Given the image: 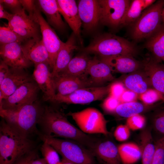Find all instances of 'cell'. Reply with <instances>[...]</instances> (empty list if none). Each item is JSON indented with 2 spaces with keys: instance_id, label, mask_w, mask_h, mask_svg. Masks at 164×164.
<instances>
[{
  "instance_id": "obj_8",
  "label": "cell",
  "mask_w": 164,
  "mask_h": 164,
  "mask_svg": "<svg viewBox=\"0 0 164 164\" xmlns=\"http://www.w3.org/2000/svg\"><path fill=\"white\" fill-rule=\"evenodd\" d=\"M100 22L112 29L122 26L126 12L131 2L129 0H99Z\"/></svg>"
},
{
  "instance_id": "obj_11",
  "label": "cell",
  "mask_w": 164,
  "mask_h": 164,
  "mask_svg": "<svg viewBox=\"0 0 164 164\" xmlns=\"http://www.w3.org/2000/svg\"><path fill=\"white\" fill-rule=\"evenodd\" d=\"M39 90L36 83L32 80L23 84L7 98L2 100L0 104V111L15 110L34 102L37 101Z\"/></svg>"
},
{
  "instance_id": "obj_31",
  "label": "cell",
  "mask_w": 164,
  "mask_h": 164,
  "mask_svg": "<svg viewBox=\"0 0 164 164\" xmlns=\"http://www.w3.org/2000/svg\"><path fill=\"white\" fill-rule=\"evenodd\" d=\"M143 0H133L126 12L122 26L132 25L140 17L144 10Z\"/></svg>"
},
{
  "instance_id": "obj_5",
  "label": "cell",
  "mask_w": 164,
  "mask_h": 164,
  "mask_svg": "<svg viewBox=\"0 0 164 164\" xmlns=\"http://www.w3.org/2000/svg\"><path fill=\"white\" fill-rule=\"evenodd\" d=\"M43 142L52 146L62 158L76 164H94V154L90 149L72 140L47 136L39 132L37 135Z\"/></svg>"
},
{
  "instance_id": "obj_33",
  "label": "cell",
  "mask_w": 164,
  "mask_h": 164,
  "mask_svg": "<svg viewBox=\"0 0 164 164\" xmlns=\"http://www.w3.org/2000/svg\"><path fill=\"white\" fill-rule=\"evenodd\" d=\"M24 39L8 26L0 27V45L16 43L22 44Z\"/></svg>"
},
{
  "instance_id": "obj_30",
  "label": "cell",
  "mask_w": 164,
  "mask_h": 164,
  "mask_svg": "<svg viewBox=\"0 0 164 164\" xmlns=\"http://www.w3.org/2000/svg\"><path fill=\"white\" fill-rule=\"evenodd\" d=\"M121 162L123 164H133L141 158L140 147L133 143L121 144L118 146Z\"/></svg>"
},
{
  "instance_id": "obj_14",
  "label": "cell",
  "mask_w": 164,
  "mask_h": 164,
  "mask_svg": "<svg viewBox=\"0 0 164 164\" xmlns=\"http://www.w3.org/2000/svg\"><path fill=\"white\" fill-rule=\"evenodd\" d=\"M87 75L75 77L59 74L53 77L56 94L65 95L79 89L94 86Z\"/></svg>"
},
{
  "instance_id": "obj_37",
  "label": "cell",
  "mask_w": 164,
  "mask_h": 164,
  "mask_svg": "<svg viewBox=\"0 0 164 164\" xmlns=\"http://www.w3.org/2000/svg\"><path fill=\"white\" fill-rule=\"evenodd\" d=\"M145 123L144 117L139 114L127 118L126 125L130 129L135 131L142 128Z\"/></svg>"
},
{
  "instance_id": "obj_6",
  "label": "cell",
  "mask_w": 164,
  "mask_h": 164,
  "mask_svg": "<svg viewBox=\"0 0 164 164\" xmlns=\"http://www.w3.org/2000/svg\"><path fill=\"white\" fill-rule=\"evenodd\" d=\"M164 0L157 1L146 9L132 25V36L135 41L148 39L159 28L162 23V12Z\"/></svg>"
},
{
  "instance_id": "obj_17",
  "label": "cell",
  "mask_w": 164,
  "mask_h": 164,
  "mask_svg": "<svg viewBox=\"0 0 164 164\" xmlns=\"http://www.w3.org/2000/svg\"><path fill=\"white\" fill-rule=\"evenodd\" d=\"M59 11L73 31L81 44V22L79 14L77 5L74 0H57Z\"/></svg>"
},
{
  "instance_id": "obj_1",
  "label": "cell",
  "mask_w": 164,
  "mask_h": 164,
  "mask_svg": "<svg viewBox=\"0 0 164 164\" xmlns=\"http://www.w3.org/2000/svg\"><path fill=\"white\" fill-rule=\"evenodd\" d=\"M38 125L41 129L40 132L44 135L76 141L92 151L98 141L76 127L64 114L52 106L44 107Z\"/></svg>"
},
{
  "instance_id": "obj_16",
  "label": "cell",
  "mask_w": 164,
  "mask_h": 164,
  "mask_svg": "<svg viewBox=\"0 0 164 164\" xmlns=\"http://www.w3.org/2000/svg\"><path fill=\"white\" fill-rule=\"evenodd\" d=\"M49 65L42 63L35 65L33 76L40 90L43 93V99L51 101L56 95L53 78Z\"/></svg>"
},
{
  "instance_id": "obj_27",
  "label": "cell",
  "mask_w": 164,
  "mask_h": 164,
  "mask_svg": "<svg viewBox=\"0 0 164 164\" xmlns=\"http://www.w3.org/2000/svg\"><path fill=\"white\" fill-rule=\"evenodd\" d=\"M145 47L152 53L153 59L161 63L164 59V24L162 23L158 30L148 39Z\"/></svg>"
},
{
  "instance_id": "obj_52",
  "label": "cell",
  "mask_w": 164,
  "mask_h": 164,
  "mask_svg": "<svg viewBox=\"0 0 164 164\" xmlns=\"http://www.w3.org/2000/svg\"><path fill=\"white\" fill-rule=\"evenodd\" d=\"M163 61H164V59L163 60Z\"/></svg>"
},
{
  "instance_id": "obj_15",
  "label": "cell",
  "mask_w": 164,
  "mask_h": 164,
  "mask_svg": "<svg viewBox=\"0 0 164 164\" xmlns=\"http://www.w3.org/2000/svg\"><path fill=\"white\" fill-rule=\"evenodd\" d=\"M0 55L1 60L11 68L25 69L31 64L24 56L21 44L19 43L0 45Z\"/></svg>"
},
{
  "instance_id": "obj_20",
  "label": "cell",
  "mask_w": 164,
  "mask_h": 164,
  "mask_svg": "<svg viewBox=\"0 0 164 164\" xmlns=\"http://www.w3.org/2000/svg\"><path fill=\"white\" fill-rule=\"evenodd\" d=\"M21 47L25 57L35 65L44 63L49 66L48 53L42 38L25 41L21 44Z\"/></svg>"
},
{
  "instance_id": "obj_13",
  "label": "cell",
  "mask_w": 164,
  "mask_h": 164,
  "mask_svg": "<svg viewBox=\"0 0 164 164\" xmlns=\"http://www.w3.org/2000/svg\"><path fill=\"white\" fill-rule=\"evenodd\" d=\"M77 6L84 30L87 32L93 31L100 23L98 0H79Z\"/></svg>"
},
{
  "instance_id": "obj_19",
  "label": "cell",
  "mask_w": 164,
  "mask_h": 164,
  "mask_svg": "<svg viewBox=\"0 0 164 164\" xmlns=\"http://www.w3.org/2000/svg\"><path fill=\"white\" fill-rule=\"evenodd\" d=\"M32 81L24 69L10 68L9 73L0 85L3 99L7 98L23 84Z\"/></svg>"
},
{
  "instance_id": "obj_50",
  "label": "cell",
  "mask_w": 164,
  "mask_h": 164,
  "mask_svg": "<svg viewBox=\"0 0 164 164\" xmlns=\"http://www.w3.org/2000/svg\"><path fill=\"white\" fill-rule=\"evenodd\" d=\"M60 164H76L74 163L67 160L64 158H62Z\"/></svg>"
},
{
  "instance_id": "obj_38",
  "label": "cell",
  "mask_w": 164,
  "mask_h": 164,
  "mask_svg": "<svg viewBox=\"0 0 164 164\" xmlns=\"http://www.w3.org/2000/svg\"><path fill=\"white\" fill-rule=\"evenodd\" d=\"M153 126L157 133L164 136V108L155 114L153 118Z\"/></svg>"
},
{
  "instance_id": "obj_7",
  "label": "cell",
  "mask_w": 164,
  "mask_h": 164,
  "mask_svg": "<svg viewBox=\"0 0 164 164\" xmlns=\"http://www.w3.org/2000/svg\"><path fill=\"white\" fill-rule=\"evenodd\" d=\"M67 115L71 116L79 129L86 134H109L107 121L102 114L94 108H88L76 112H69Z\"/></svg>"
},
{
  "instance_id": "obj_21",
  "label": "cell",
  "mask_w": 164,
  "mask_h": 164,
  "mask_svg": "<svg viewBox=\"0 0 164 164\" xmlns=\"http://www.w3.org/2000/svg\"><path fill=\"white\" fill-rule=\"evenodd\" d=\"M109 66L100 58H91L87 74L94 86H101L106 82L113 80L114 77Z\"/></svg>"
},
{
  "instance_id": "obj_43",
  "label": "cell",
  "mask_w": 164,
  "mask_h": 164,
  "mask_svg": "<svg viewBox=\"0 0 164 164\" xmlns=\"http://www.w3.org/2000/svg\"><path fill=\"white\" fill-rule=\"evenodd\" d=\"M38 148L23 155L12 164H30L33 160L38 157Z\"/></svg>"
},
{
  "instance_id": "obj_4",
  "label": "cell",
  "mask_w": 164,
  "mask_h": 164,
  "mask_svg": "<svg viewBox=\"0 0 164 164\" xmlns=\"http://www.w3.org/2000/svg\"><path fill=\"white\" fill-rule=\"evenodd\" d=\"M83 50L99 57L117 55L134 56L137 53V48L133 43L123 37L110 33L95 36Z\"/></svg>"
},
{
  "instance_id": "obj_25",
  "label": "cell",
  "mask_w": 164,
  "mask_h": 164,
  "mask_svg": "<svg viewBox=\"0 0 164 164\" xmlns=\"http://www.w3.org/2000/svg\"><path fill=\"white\" fill-rule=\"evenodd\" d=\"M92 152L104 164H120L121 162L118 147L111 141H99Z\"/></svg>"
},
{
  "instance_id": "obj_24",
  "label": "cell",
  "mask_w": 164,
  "mask_h": 164,
  "mask_svg": "<svg viewBox=\"0 0 164 164\" xmlns=\"http://www.w3.org/2000/svg\"><path fill=\"white\" fill-rule=\"evenodd\" d=\"M122 82L126 89L138 95L152 87L150 78L143 68L129 73Z\"/></svg>"
},
{
  "instance_id": "obj_40",
  "label": "cell",
  "mask_w": 164,
  "mask_h": 164,
  "mask_svg": "<svg viewBox=\"0 0 164 164\" xmlns=\"http://www.w3.org/2000/svg\"><path fill=\"white\" fill-rule=\"evenodd\" d=\"M130 129L126 125H121L118 126L114 132L115 139L119 142L127 140L130 136Z\"/></svg>"
},
{
  "instance_id": "obj_26",
  "label": "cell",
  "mask_w": 164,
  "mask_h": 164,
  "mask_svg": "<svg viewBox=\"0 0 164 164\" xmlns=\"http://www.w3.org/2000/svg\"><path fill=\"white\" fill-rule=\"evenodd\" d=\"M143 69L149 77L152 88L164 98V64L153 59L143 63Z\"/></svg>"
},
{
  "instance_id": "obj_2",
  "label": "cell",
  "mask_w": 164,
  "mask_h": 164,
  "mask_svg": "<svg viewBox=\"0 0 164 164\" xmlns=\"http://www.w3.org/2000/svg\"><path fill=\"white\" fill-rule=\"evenodd\" d=\"M43 107L37 101L15 110H2L0 116L15 131L22 136L30 138L38 135L37 128L44 111Z\"/></svg>"
},
{
  "instance_id": "obj_18",
  "label": "cell",
  "mask_w": 164,
  "mask_h": 164,
  "mask_svg": "<svg viewBox=\"0 0 164 164\" xmlns=\"http://www.w3.org/2000/svg\"><path fill=\"white\" fill-rule=\"evenodd\" d=\"M99 58L109 66L112 72L129 73L143 68V63L131 56L117 55Z\"/></svg>"
},
{
  "instance_id": "obj_9",
  "label": "cell",
  "mask_w": 164,
  "mask_h": 164,
  "mask_svg": "<svg viewBox=\"0 0 164 164\" xmlns=\"http://www.w3.org/2000/svg\"><path fill=\"white\" fill-rule=\"evenodd\" d=\"M110 84L81 88L65 95L56 94L51 101L67 104H84L103 99L109 93Z\"/></svg>"
},
{
  "instance_id": "obj_34",
  "label": "cell",
  "mask_w": 164,
  "mask_h": 164,
  "mask_svg": "<svg viewBox=\"0 0 164 164\" xmlns=\"http://www.w3.org/2000/svg\"><path fill=\"white\" fill-rule=\"evenodd\" d=\"M43 158L47 164H60L61 162L57 151L47 142H43L40 148Z\"/></svg>"
},
{
  "instance_id": "obj_32",
  "label": "cell",
  "mask_w": 164,
  "mask_h": 164,
  "mask_svg": "<svg viewBox=\"0 0 164 164\" xmlns=\"http://www.w3.org/2000/svg\"><path fill=\"white\" fill-rule=\"evenodd\" d=\"M145 105L137 101L121 103L115 113L120 116L128 118L143 112L145 109Z\"/></svg>"
},
{
  "instance_id": "obj_42",
  "label": "cell",
  "mask_w": 164,
  "mask_h": 164,
  "mask_svg": "<svg viewBox=\"0 0 164 164\" xmlns=\"http://www.w3.org/2000/svg\"><path fill=\"white\" fill-rule=\"evenodd\" d=\"M126 89L122 82H116L110 84L109 94V95L119 99Z\"/></svg>"
},
{
  "instance_id": "obj_29",
  "label": "cell",
  "mask_w": 164,
  "mask_h": 164,
  "mask_svg": "<svg viewBox=\"0 0 164 164\" xmlns=\"http://www.w3.org/2000/svg\"><path fill=\"white\" fill-rule=\"evenodd\" d=\"M140 138L142 164H152L155 150V144L153 142L150 131L148 129L143 131Z\"/></svg>"
},
{
  "instance_id": "obj_51",
  "label": "cell",
  "mask_w": 164,
  "mask_h": 164,
  "mask_svg": "<svg viewBox=\"0 0 164 164\" xmlns=\"http://www.w3.org/2000/svg\"><path fill=\"white\" fill-rule=\"evenodd\" d=\"M162 22L164 24V6L162 9Z\"/></svg>"
},
{
  "instance_id": "obj_23",
  "label": "cell",
  "mask_w": 164,
  "mask_h": 164,
  "mask_svg": "<svg viewBox=\"0 0 164 164\" xmlns=\"http://www.w3.org/2000/svg\"><path fill=\"white\" fill-rule=\"evenodd\" d=\"M76 38L73 32L60 50L51 71L53 77L65 69L72 58V53L78 48L77 45Z\"/></svg>"
},
{
  "instance_id": "obj_36",
  "label": "cell",
  "mask_w": 164,
  "mask_h": 164,
  "mask_svg": "<svg viewBox=\"0 0 164 164\" xmlns=\"http://www.w3.org/2000/svg\"><path fill=\"white\" fill-rule=\"evenodd\" d=\"M164 163V136L158 140L155 143V150L152 164Z\"/></svg>"
},
{
  "instance_id": "obj_12",
  "label": "cell",
  "mask_w": 164,
  "mask_h": 164,
  "mask_svg": "<svg viewBox=\"0 0 164 164\" xmlns=\"http://www.w3.org/2000/svg\"><path fill=\"white\" fill-rule=\"evenodd\" d=\"M36 16L40 26L42 39L48 53L49 67L52 71L57 55L64 43L60 39L54 29L45 20L38 7Z\"/></svg>"
},
{
  "instance_id": "obj_3",
  "label": "cell",
  "mask_w": 164,
  "mask_h": 164,
  "mask_svg": "<svg viewBox=\"0 0 164 164\" xmlns=\"http://www.w3.org/2000/svg\"><path fill=\"white\" fill-rule=\"evenodd\" d=\"M36 148V143L13 129L3 118L0 124V164H12Z\"/></svg>"
},
{
  "instance_id": "obj_44",
  "label": "cell",
  "mask_w": 164,
  "mask_h": 164,
  "mask_svg": "<svg viewBox=\"0 0 164 164\" xmlns=\"http://www.w3.org/2000/svg\"><path fill=\"white\" fill-rule=\"evenodd\" d=\"M23 8L27 11L29 15L32 17L36 18V12L37 7L36 1L32 0H20Z\"/></svg>"
},
{
  "instance_id": "obj_28",
  "label": "cell",
  "mask_w": 164,
  "mask_h": 164,
  "mask_svg": "<svg viewBox=\"0 0 164 164\" xmlns=\"http://www.w3.org/2000/svg\"><path fill=\"white\" fill-rule=\"evenodd\" d=\"M91 58L86 53L77 55L71 59L65 69L59 74L75 77L87 75V71Z\"/></svg>"
},
{
  "instance_id": "obj_41",
  "label": "cell",
  "mask_w": 164,
  "mask_h": 164,
  "mask_svg": "<svg viewBox=\"0 0 164 164\" xmlns=\"http://www.w3.org/2000/svg\"><path fill=\"white\" fill-rule=\"evenodd\" d=\"M0 4L4 9H7L14 14L23 8L20 0H0Z\"/></svg>"
},
{
  "instance_id": "obj_49",
  "label": "cell",
  "mask_w": 164,
  "mask_h": 164,
  "mask_svg": "<svg viewBox=\"0 0 164 164\" xmlns=\"http://www.w3.org/2000/svg\"><path fill=\"white\" fill-rule=\"evenodd\" d=\"M30 164H47L43 158H40L37 157L33 160Z\"/></svg>"
},
{
  "instance_id": "obj_39",
  "label": "cell",
  "mask_w": 164,
  "mask_h": 164,
  "mask_svg": "<svg viewBox=\"0 0 164 164\" xmlns=\"http://www.w3.org/2000/svg\"><path fill=\"white\" fill-rule=\"evenodd\" d=\"M120 104L118 99L109 95L104 101L102 107L107 112L115 113L117 108Z\"/></svg>"
},
{
  "instance_id": "obj_22",
  "label": "cell",
  "mask_w": 164,
  "mask_h": 164,
  "mask_svg": "<svg viewBox=\"0 0 164 164\" xmlns=\"http://www.w3.org/2000/svg\"><path fill=\"white\" fill-rule=\"evenodd\" d=\"M36 5L40 12L46 15L48 24L59 32H64L66 25L61 16L56 0L36 1Z\"/></svg>"
},
{
  "instance_id": "obj_53",
  "label": "cell",
  "mask_w": 164,
  "mask_h": 164,
  "mask_svg": "<svg viewBox=\"0 0 164 164\" xmlns=\"http://www.w3.org/2000/svg\"></svg>"
},
{
  "instance_id": "obj_47",
  "label": "cell",
  "mask_w": 164,
  "mask_h": 164,
  "mask_svg": "<svg viewBox=\"0 0 164 164\" xmlns=\"http://www.w3.org/2000/svg\"><path fill=\"white\" fill-rule=\"evenodd\" d=\"M12 15V13H10L6 11L3 6L0 4V18L4 19L9 21Z\"/></svg>"
},
{
  "instance_id": "obj_45",
  "label": "cell",
  "mask_w": 164,
  "mask_h": 164,
  "mask_svg": "<svg viewBox=\"0 0 164 164\" xmlns=\"http://www.w3.org/2000/svg\"><path fill=\"white\" fill-rule=\"evenodd\" d=\"M138 95L135 92L126 89L119 100L121 103L136 101L138 97Z\"/></svg>"
},
{
  "instance_id": "obj_10",
  "label": "cell",
  "mask_w": 164,
  "mask_h": 164,
  "mask_svg": "<svg viewBox=\"0 0 164 164\" xmlns=\"http://www.w3.org/2000/svg\"><path fill=\"white\" fill-rule=\"evenodd\" d=\"M8 21V26L25 41L32 39L42 38L37 18L27 15L23 9L15 13L12 14Z\"/></svg>"
},
{
  "instance_id": "obj_46",
  "label": "cell",
  "mask_w": 164,
  "mask_h": 164,
  "mask_svg": "<svg viewBox=\"0 0 164 164\" xmlns=\"http://www.w3.org/2000/svg\"><path fill=\"white\" fill-rule=\"evenodd\" d=\"M10 68L2 60H1L0 63V85L8 75Z\"/></svg>"
},
{
  "instance_id": "obj_35",
  "label": "cell",
  "mask_w": 164,
  "mask_h": 164,
  "mask_svg": "<svg viewBox=\"0 0 164 164\" xmlns=\"http://www.w3.org/2000/svg\"><path fill=\"white\" fill-rule=\"evenodd\" d=\"M139 99L146 105L152 104L159 101L164 102V98L158 91L150 88L139 95Z\"/></svg>"
},
{
  "instance_id": "obj_48",
  "label": "cell",
  "mask_w": 164,
  "mask_h": 164,
  "mask_svg": "<svg viewBox=\"0 0 164 164\" xmlns=\"http://www.w3.org/2000/svg\"><path fill=\"white\" fill-rule=\"evenodd\" d=\"M155 2V0H143V6L144 9L149 7Z\"/></svg>"
}]
</instances>
